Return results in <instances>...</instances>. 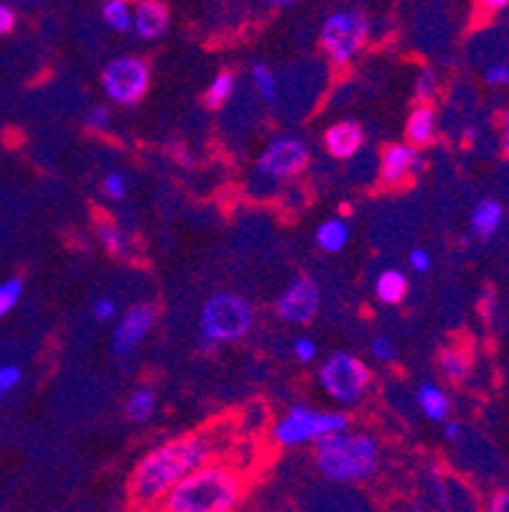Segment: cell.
Here are the masks:
<instances>
[{"mask_svg":"<svg viewBox=\"0 0 509 512\" xmlns=\"http://www.w3.org/2000/svg\"><path fill=\"white\" fill-rule=\"evenodd\" d=\"M212 444L199 434H186L148 451L128 479V500L138 510L158 507L168 490L194 469L209 464Z\"/></svg>","mask_w":509,"mask_h":512,"instance_id":"1","label":"cell"},{"mask_svg":"<svg viewBox=\"0 0 509 512\" xmlns=\"http://www.w3.org/2000/svg\"><path fill=\"white\" fill-rule=\"evenodd\" d=\"M242 495L240 474L222 464H204L176 482L158 507L166 512H232Z\"/></svg>","mask_w":509,"mask_h":512,"instance_id":"2","label":"cell"},{"mask_svg":"<svg viewBox=\"0 0 509 512\" xmlns=\"http://www.w3.org/2000/svg\"><path fill=\"white\" fill-rule=\"evenodd\" d=\"M316 467L334 482H364L377 472L380 444L367 434H352L347 428L314 441Z\"/></svg>","mask_w":509,"mask_h":512,"instance_id":"3","label":"cell"},{"mask_svg":"<svg viewBox=\"0 0 509 512\" xmlns=\"http://www.w3.org/2000/svg\"><path fill=\"white\" fill-rule=\"evenodd\" d=\"M255 324V311L240 293L219 291L209 296L199 314V329L207 344L240 342Z\"/></svg>","mask_w":509,"mask_h":512,"instance_id":"4","label":"cell"},{"mask_svg":"<svg viewBox=\"0 0 509 512\" xmlns=\"http://www.w3.org/2000/svg\"><path fill=\"white\" fill-rule=\"evenodd\" d=\"M367 39H370V18L359 8H342L331 13L319 36L321 49L336 67H347L349 62H354Z\"/></svg>","mask_w":509,"mask_h":512,"instance_id":"5","label":"cell"},{"mask_svg":"<svg viewBox=\"0 0 509 512\" xmlns=\"http://www.w3.org/2000/svg\"><path fill=\"white\" fill-rule=\"evenodd\" d=\"M349 426V416L342 411H319V408L296 403L273 428V439L280 446L314 444L316 439Z\"/></svg>","mask_w":509,"mask_h":512,"instance_id":"6","label":"cell"},{"mask_svg":"<svg viewBox=\"0 0 509 512\" xmlns=\"http://www.w3.org/2000/svg\"><path fill=\"white\" fill-rule=\"evenodd\" d=\"M372 372L359 357L349 352H334L319 370V385L336 403H357L370 388Z\"/></svg>","mask_w":509,"mask_h":512,"instance_id":"7","label":"cell"},{"mask_svg":"<svg viewBox=\"0 0 509 512\" xmlns=\"http://www.w3.org/2000/svg\"><path fill=\"white\" fill-rule=\"evenodd\" d=\"M151 87V67L140 57H118L102 69V90L115 105L130 107L146 97Z\"/></svg>","mask_w":509,"mask_h":512,"instance_id":"8","label":"cell"},{"mask_svg":"<svg viewBox=\"0 0 509 512\" xmlns=\"http://www.w3.org/2000/svg\"><path fill=\"white\" fill-rule=\"evenodd\" d=\"M308 161H311V151L301 138L280 136L258 158V174L273 181L296 179L298 174L306 171Z\"/></svg>","mask_w":509,"mask_h":512,"instance_id":"9","label":"cell"},{"mask_svg":"<svg viewBox=\"0 0 509 512\" xmlns=\"http://www.w3.org/2000/svg\"><path fill=\"white\" fill-rule=\"evenodd\" d=\"M321 306V291L311 278H296L275 301V314L286 324H308Z\"/></svg>","mask_w":509,"mask_h":512,"instance_id":"10","label":"cell"},{"mask_svg":"<svg viewBox=\"0 0 509 512\" xmlns=\"http://www.w3.org/2000/svg\"><path fill=\"white\" fill-rule=\"evenodd\" d=\"M423 169H426V158L420 148L410 146V143H390L382 148L380 181L390 189L405 186L410 179L423 174Z\"/></svg>","mask_w":509,"mask_h":512,"instance_id":"11","label":"cell"},{"mask_svg":"<svg viewBox=\"0 0 509 512\" xmlns=\"http://www.w3.org/2000/svg\"><path fill=\"white\" fill-rule=\"evenodd\" d=\"M156 306L151 304H135L120 316L118 327L112 332V355L115 357H128L133 355L135 349L143 344L148 332L156 324Z\"/></svg>","mask_w":509,"mask_h":512,"instance_id":"12","label":"cell"},{"mask_svg":"<svg viewBox=\"0 0 509 512\" xmlns=\"http://www.w3.org/2000/svg\"><path fill=\"white\" fill-rule=\"evenodd\" d=\"M171 13L163 0H138L133 8V29L143 41L161 39L168 31Z\"/></svg>","mask_w":509,"mask_h":512,"instance_id":"13","label":"cell"},{"mask_svg":"<svg viewBox=\"0 0 509 512\" xmlns=\"http://www.w3.org/2000/svg\"><path fill=\"white\" fill-rule=\"evenodd\" d=\"M362 143L364 128L357 120H339L324 133V146L334 158H352Z\"/></svg>","mask_w":509,"mask_h":512,"instance_id":"14","label":"cell"},{"mask_svg":"<svg viewBox=\"0 0 509 512\" xmlns=\"http://www.w3.org/2000/svg\"><path fill=\"white\" fill-rule=\"evenodd\" d=\"M438 136V115L431 102H418L410 113L408 125H405V138L410 146L426 148L436 141Z\"/></svg>","mask_w":509,"mask_h":512,"instance_id":"15","label":"cell"},{"mask_svg":"<svg viewBox=\"0 0 509 512\" xmlns=\"http://www.w3.org/2000/svg\"><path fill=\"white\" fill-rule=\"evenodd\" d=\"M504 220V207L497 199H482L471 209V235L479 237V240H489L499 232Z\"/></svg>","mask_w":509,"mask_h":512,"instance_id":"16","label":"cell"},{"mask_svg":"<svg viewBox=\"0 0 509 512\" xmlns=\"http://www.w3.org/2000/svg\"><path fill=\"white\" fill-rule=\"evenodd\" d=\"M415 400H418L420 411L426 413L431 421H446L448 411H451V400H448L446 390L436 383H423L415 390Z\"/></svg>","mask_w":509,"mask_h":512,"instance_id":"17","label":"cell"},{"mask_svg":"<svg viewBox=\"0 0 509 512\" xmlns=\"http://www.w3.org/2000/svg\"><path fill=\"white\" fill-rule=\"evenodd\" d=\"M375 293L382 304L398 306L400 301L405 299V293H408V278H405L403 271H395V268L382 271L380 276H377Z\"/></svg>","mask_w":509,"mask_h":512,"instance_id":"18","label":"cell"},{"mask_svg":"<svg viewBox=\"0 0 509 512\" xmlns=\"http://www.w3.org/2000/svg\"><path fill=\"white\" fill-rule=\"evenodd\" d=\"M95 235L102 248H105L110 255H115V258H123V255L130 250V237L125 235V230H120L115 222L107 220V217H97Z\"/></svg>","mask_w":509,"mask_h":512,"instance_id":"19","label":"cell"},{"mask_svg":"<svg viewBox=\"0 0 509 512\" xmlns=\"http://www.w3.org/2000/svg\"><path fill=\"white\" fill-rule=\"evenodd\" d=\"M349 242V225L339 217L334 220L321 222L319 230H316V245H319L324 253H339V250L347 248Z\"/></svg>","mask_w":509,"mask_h":512,"instance_id":"20","label":"cell"},{"mask_svg":"<svg viewBox=\"0 0 509 512\" xmlns=\"http://www.w3.org/2000/svg\"><path fill=\"white\" fill-rule=\"evenodd\" d=\"M438 367H441V375L446 377L448 383H464L469 377L471 360L459 347H448L438 355Z\"/></svg>","mask_w":509,"mask_h":512,"instance_id":"21","label":"cell"},{"mask_svg":"<svg viewBox=\"0 0 509 512\" xmlns=\"http://www.w3.org/2000/svg\"><path fill=\"white\" fill-rule=\"evenodd\" d=\"M156 393L151 388H138L125 400V416L133 423H146L156 413Z\"/></svg>","mask_w":509,"mask_h":512,"instance_id":"22","label":"cell"},{"mask_svg":"<svg viewBox=\"0 0 509 512\" xmlns=\"http://www.w3.org/2000/svg\"><path fill=\"white\" fill-rule=\"evenodd\" d=\"M102 18H105V23L112 31L125 34V31L133 29V6H130L128 0H105Z\"/></svg>","mask_w":509,"mask_h":512,"instance_id":"23","label":"cell"},{"mask_svg":"<svg viewBox=\"0 0 509 512\" xmlns=\"http://www.w3.org/2000/svg\"><path fill=\"white\" fill-rule=\"evenodd\" d=\"M235 87H237V79L232 72H219L217 77L209 82L207 92H204V102H207L209 110H217L222 107L224 102L230 100L235 95Z\"/></svg>","mask_w":509,"mask_h":512,"instance_id":"24","label":"cell"},{"mask_svg":"<svg viewBox=\"0 0 509 512\" xmlns=\"http://www.w3.org/2000/svg\"><path fill=\"white\" fill-rule=\"evenodd\" d=\"M252 85L265 102L273 105L275 97H278V77H275L273 69L265 67V64H255L252 67Z\"/></svg>","mask_w":509,"mask_h":512,"instance_id":"25","label":"cell"},{"mask_svg":"<svg viewBox=\"0 0 509 512\" xmlns=\"http://www.w3.org/2000/svg\"><path fill=\"white\" fill-rule=\"evenodd\" d=\"M438 72H433L431 67H423L415 77V102H431L438 95Z\"/></svg>","mask_w":509,"mask_h":512,"instance_id":"26","label":"cell"},{"mask_svg":"<svg viewBox=\"0 0 509 512\" xmlns=\"http://www.w3.org/2000/svg\"><path fill=\"white\" fill-rule=\"evenodd\" d=\"M23 293V281L21 278H11V281L0 283V319L18 304Z\"/></svg>","mask_w":509,"mask_h":512,"instance_id":"27","label":"cell"},{"mask_svg":"<svg viewBox=\"0 0 509 512\" xmlns=\"http://www.w3.org/2000/svg\"><path fill=\"white\" fill-rule=\"evenodd\" d=\"M370 352H372V357H375L377 362H385V365H390V362L398 360V349H395L392 339H387V337L372 339Z\"/></svg>","mask_w":509,"mask_h":512,"instance_id":"28","label":"cell"},{"mask_svg":"<svg viewBox=\"0 0 509 512\" xmlns=\"http://www.w3.org/2000/svg\"><path fill=\"white\" fill-rule=\"evenodd\" d=\"M112 125V113L110 107L105 105H97L92 107L90 113H87V128H92L95 133H107Z\"/></svg>","mask_w":509,"mask_h":512,"instance_id":"29","label":"cell"},{"mask_svg":"<svg viewBox=\"0 0 509 512\" xmlns=\"http://www.w3.org/2000/svg\"><path fill=\"white\" fill-rule=\"evenodd\" d=\"M484 85L509 87V64L507 62L489 64V67L484 69Z\"/></svg>","mask_w":509,"mask_h":512,"instance_id":"30","label":"cell"},{"mask_svg":"<svg viewBox=\"0 0 509 512\" xmlns=\"http://www.w3.org/2000/svg\"><path fill=\"white\" fill-rule=\"evenodd\" d=\"M105 194L110 199H123L128 194V179H125L120 171H112V174L105 176V184H102Z\"/></svg>","mask_w":509,"mask_h":512,"instance_id":"31","label":"cell"},{"mask_svg":"<svg viewBox=\"0 0 509 512\" xmlns=\"http://www.w3.org/2000/svg\"><path fill=\"white\" fill-rule=\"evenodd\" d=\"M21 367L3 365L0 367V393H11L18 383H21Z\"/></svg>","mask_w":509,"mask_h":512,"instance_id":"32","label":"cell"},{"mask_svg":"<svg viewBox=\"0 0 509 512\" xmlns=\"http://www.w3.org/2000/svg\"><path fill=\"white\" fill-rule=\"evenodd\" d=\"M92 314H95L97 321H102V324H105V321H112L115 316H118V304H115L112 299H105V296H102V299H97L95 304H92Z\"/></svg>","mask_w":509,"mask_h":512,"instance_id":"33","label":"cell"},{"mask_svg":"<svg viewBox=\"0 0 509 512\" xmlns=\"http://www.w3.org/2000/svg\"><path fill=\"white\" fill-rule=\"evenodd\" d=\"M293 355H296L298 362H311L316 357V342L308 337L296 339V344H293Z\"/></svg>","mask_w":509,"mask_h":512,"instance_id":"34","label":"cell"},{"mask_svg":"<svg viewBox=\"0 0 509 512\" xmlns=\"http://www.w3.org/2000/svg\"><path fill=\"white\" fill-rule=\"evenodd\" d=\"M410 265H413L415 273H428L431 271V255L426 250H413L410 253Z\"/></svg>","mask_w":509,"mask_h":512,"instance_id":"35","label":"cell"},{"mask_svg":"<svg viewBox=\"0 0 509 512\" xmlns=\"http://www.w3.org/2000/svg\"><path fill=\"white\" fill-rule=\"evenodd\" d=\"M13 26H16V13H13L11 6L0 3V36L11 34Z\"/></svg>","mask_w":509,"mask_h":512,"instance_id":"36","label":"cell"},{"mask_svg":"<svg viewBox=\"0 0 509 512\" xmlns=\"http://www.w3.org/2000/svg\"><path fill=\"white\" fill-rule=\"evenodd\" d=\"M509 6V0H476V8L482 13H499Z\"/></svg>","mask_w":509,"mask_h":512,"instance_id":"37","label":"cell"},{"mask_svg":"<svg viewBox=\"0 0 509 512\" xmlns=\"http://www.w3.org/2000/svg\"><path fill=\"white\" fill-rule=\"evenodd\" d=\"M461 434H464V428H461L456 421H448L446 426H443V439L451 441V444H456V441L461 439Z\"/></svg>","mask_w":509,"mask_h":512,"instance_id":"38","label":"cell"},{"mask_svg":"<svg viewBox=\"0 0 509 512\" xmlns=\"http://www.w3.org/2000/svg\"><path fill=\"white\" fill-rule=\"evenodd\" d=\"M489 510L492 512H509V492H499L489 502Z\"/></svg>","mask_w":509,"mask_h":512,"instance_id":"39","label":"cell"},{"mask_svg":"<svg viewBox=\"0 0 509 512\" xmlns=\"http://www.w3.org/2000/svg\"><path fill=\"white\" fill-rule=\"evenodd\" d=\"M499 130H502V151L504 156H509V110L499 120Z\"/></svg>","mask_w":509,"mask_h":512,"instance_id":"40","label":"cell"},{"mask_svg":"<svg viewBox=\"0 0 509 512\" xmlns=\"http://www.w3.org/2000/svg\"><path fill=\"white\" fill-rule=\"evenodd\" d=\"M268 6H293L296 0H265Z\"/></svg>","mask_w":509,"mask_h":512,"instance_id":"41","label":"cell"},{"mask_svg":"<svg viewBox=\"0 0 509 512\" xmlns=\"http://www.w3.org/2000/svg\"><path fill=\"white\" fill-rule=\"evenodd\" d=\"M3 395H6V393H0V398H3Z\"/></svg>","mask_w":509,"mask_h":512,"instance_id":"42","label":"cell"},{"mask_svg":"<svg viewBox=\"0 0 509 512\" xmlns=\"http://www.w3.org/2000/svg\"><path fill=\"white\" fill-rule=\"evenodd\" d=\"M23 3H28V0H23Z\"/></svg>","mask_w":509,"mask_h":512,"instance_id":"43","label":"cell"}]
</instances>
